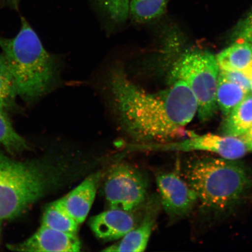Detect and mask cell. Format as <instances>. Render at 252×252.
<instances>
[{
  "mask_svg": "<svg viewBox=\"0 0 252 252\" xmlns=\"http://www.w3.org/2000/svg\"><path fill=\"white\" fill-rule=\"evenodd\" d=\"M110 102L127 133L141 143L165 144L184 136L196 115L198 103L187 83H169L166 89L151 93L128 78L121 65L108 76Z\"/></svg>",
  "mask_w": 252,
  "mask_h": 252,
  "instance_id": "1",
  "label": "cell"
},
{
  "mask_svg": "<svg viewBox=\"0 0 252 252\" xmlns=\"http://www.w3.org/2000/svg\"><path fill=\"white\" fill-rule=\"evenodd\" d=\"M184 179L205 212L220 215L235 208L252 188V172L236 159L201 157L186 163Z\"/></svg>",
  "mask_w": 252,
  "mask_h": 252,
  "instance_id": "2",
  "label": "cell"
},
{
  "mask_svg": "<svg viewBox=\"0 0 252 252\" xmlns=\"http://www.w3.org/2000/svg\"><path fill=\"white\" fill-rule=\"evenodd\" d=\"M0 48L10 66L18 94L31 102L55 89L60 81L56 57L46 51L37 34L22 18L20 31L12 38L0 35Z\"/></svg>",
  "mask_w": 252,
  "mask_h": 252,
  "instance_id": "3",
  "label": "cell"
},
{
  "mask_svg": "<svg viewBox=\"0 0 252 252\" xmlns=\"http://www.w3.org/2000/svg\"><path fill=\"white\" fill-rule=\"evenodd\" d=\"M65 169L51 159L20 161L0 153V220L15 218L54 190Z\"/></svg>",
  "mask_w": 252,
  "mask_h": 252,
  "instance_id": "4",
  "label": "cell"
},
{
  "mask_svg": "<svg viewBox=\"0 0 252 252\" xmlns=\"http://www.w3.org/2000/svg\"><path fill=\"white\" fill-rule=\"evenodd\" d=\"M219 75V65L212 53L188 52L173 64L169 83L181 80L187 83L197 100L198 118L201 122H207L217 112Z\"/></svg>",
  "mask_w": 252,
  "mask_h": 252,
  "instance_id": "5",
  "label": "cell"
},
{
  "mask_svg": "<svg viewBox=\"0 0 252 252\" xmlns=\"http://www.w3.org/2000/svg\"><path fill=\"white\" fill-rule=\"evenodd\" d=\"M147 182L144 175L127 163H118L110 169L104 185L110 209L133 212L144 203Z\"/></svg>",
  "mask_w": 252,
  "mask_h": 252,
  "instance_id": "6",
  "label": "cell"
},
{
  "mask_svg": "<svg viewBox=\"0 0 252 252\" xmlns=\"http://www.w3.org/2000/svg\"><path fill=\"white\" fill-rule=\"evenodd\" d=\"M157 185L163 209L173 219L188 215L198 201L196 192L176 173H160Z\"/></svg>",
  "mask_w": 252,
  "mask_h": 252,
  "instance_id": "7",
  "label": "cell"
},
{
  "mask_svg": "<svg viewBox=\"0 0 252 252\" xmlns=\"http://www.w3.org/2000/svg\"><path fill=\"white\" fill-rule=\"evenodd\" d=\"M189 138L184 141L169 142L160 145L165 150L190 151H206L219 154L223 158L238 159L249 152L244 142L239 137L220 136L213 134L198 135L189 132Z\"/></svg>",
  "mask_w": 252,
  "mask_h": 252,
  "instance_id": "8",
  "label": "cell"
},
{
  "mask_svg": "<svg viewBox=\"0 0 252 252\" xmlns=\"http://www.w3.org/2000/svg\"><path fill=\"white\" fill-rule=\"evenodd\" d=\"M9 250L17 252H76L81 244L77 234H71L41 225L30 238L21 243L9 245Z\"/></svg>",
  "mask_w": 252,
  "mask_h": 252,
  "instance_id": "9",
  "label": "cell"
},
{
  "mask_svg": "<svg viewBox=\"0 0 252 252\" xmlns=\"http://www.w3.org/2000/svg\"><path fill=\"white\" fill-rule=\"evenodd\" d=\"M89 225L94 235L104 241L121 239L136 227V220L132 212L110 209L91 217Z\"/></svg>",
  "mask_w": 252,
  "mask_h": 252,
  "instance_id": "10",
  "label": "cell"
},
{
  "mask_svg": "<svg viewBox=\"0 0 252 252\" xmlns=\"http://www.w3.org/2000/svg\"><path fill=\"white\" fill-rule=\"evenodd\" d=\"M102 173H93L59 199L64 209L79 225L86 220L95 198Z\"/></svg>",
  "mask_w": 252,
  "mask_h": 252,
  "instance_id": "11",
  "label": "cell"
},
{
  "mask_svg": "<svg viewBox=\"0 0 252 252\" xmlns=\"http://www.w3.org/2000/svg\"><path fill=\"white\" fill-rule=\"evenodd\" d=\"M216 61L220 70L240 71L252 80V43L238 40L219 53Z\"/></svg>",
  "mask_w": 252,
  "mask_h": 252,
  "instance_id": "12",
  "label": "cell"
},
{
  "mask_svg": "<svg viewBox=\"0 0 252 252\" xmlns=\"http://www.w3.org/2000/svg\"><path fill=\"white\" fill-rule=\"evenodd\" d=\"M226 117L221 127L223 135L239 137L247 133L252 126V93Z\"/></svg>",
  "mask_w": 252,
  "mask_h": 252,
  "instance_id": "13",
  "label": "cell"
},
{
  "mask_svg": "<svg viewBox=\"0 0 252 252\" xmlns=\"http://www.w3.org/2000/svg\"><path fill=\"white\" fill-rule=\"evenodd\" d=\"M154 220L146 217L139 226L132 229L122 237L117 243L107 247L103 252H133L146 251L152 233Z\"/></svg>",
  "mask_w": 252,
  "mask_h": 252,
  "instance_id": "14",
  "label": "cell"
},
{
  "mask_svg": "<svg viewBox=\"0 0 252 252\" xmlns=\"http://www.w3.org/2000/svg\"><path fill=\"white\" fill-rule=\"evenodd\" d=\"M17 85L4 53H0V111L8 115L18 109Z\"/></svg>",
  "mask_w": 252,
  "mask_h": 252,
  "instance_id": "15",
  "label": "cell"
},
{
  "mask_svg": "<svg viewBox=\"0 0 252 252\" xmlns=\"http://www.w3.org/2000/svg\"><path fill=\"white\" fill-rule=\"evenodd\" d=\"M250 93L219 74L216 99L220 110L225 116H227Z\"/></svg>",
  "mask_w": 252,
  "mask_h": 252,
  "instance_id": "16",
  "label": "cell"
},
{
  "mask_svg": "<svg viewBox=\"0 0 252 252\" xmlns=\"http://www.w3.org/2000/svg\"><path fill=\"white\" fill-rule=\"evenodd\" d=\"M42 225L56 231L77 234L78 223L65 210L60 200L50 204L43 213Z\"/></svg>",
  "mask_w": 252,
  "mask_h": 252,
  "instance_id": "17",
  "label": "cell"
},
{
  "mask_svg": "<svg viewBox=\"0 0 252 252\" xmlns=\"http://www.w3.org/2000/svg\"><path fill=\"white\" fill-rule=\"evenodd\" d=\"M168 2V0H131L129 16L134 23H149L165 14Z\"/></svg>",
  "mask_w": 252,
  "mask_h": 252,
  "instance_id": "18",
  "label": "cell"
},
{
  "mask_svg": "<svg viewBox=\"0 0 252 252\" xmlns=\"http://www.w3.org/2000/svg\"><path fill=\"white\" fill-rule=\"evenodd\" d=\"M0 144L9 153L15 154L28 149V143L12 126L8 116L0 111Z\"/></svg>",
  "mask_w": 252,
  "mask_h": 252,
  "instance_id": "19",
  "label": "cell"
},
{
  "mask_svg": "<svg viewBox=\"0 0 252 252\" xmlns=\"http://www.w3.org/2000/svg\"><path fill=\"white\" fill-rule=\"evenodd\" d=\"M110 20L116 23H125L129 17L131 0H96Z\"/></svg>",
  "mask_w": 252,
  "mask_h": 252,
  "instance_id": "20",
  "label": "cell"
},
{
  "mask_svg": "<svg viewBox=\"0 0 252 252\" xmlns=\"http://www.w3.org/2000/svg\"><path fill=\"white\" fill-rule=\"evenodd\" d=\"M219 74L226 80L244 88L249 93H252V80L243 72L237 70H220Z\"/></svg>",
  "mask_w": 252,
  "mask_h": 252,
  "instance_id": "21",
  "label": "cell"
},
{
  "mask_svg": "<svg viewBox=\"0 0 252 252\" xmlns=\"http://www.w3.org/2000/svg\"><path fill=\"white\" fill-rule=\"evenodd\" d=\"M237 33L238 40L252 43V10L239 25Z\"/></svg>",
  "mask_w": 252,
  "mask_h": 252,
  "instance_id": "22",
  "label": "cell"
},
{
  "mask_svg": "<svg viewBox=\"0 0 252 252\" xmlns=\"http://www.w3.org/2000/svg\"><path fill=\"white\" fill-rule=\"evenodd\" d=\"M247 146L249 151H252V126L244 135L239 137Z\"/></svg>",
  "mask_w": 252,
  "mask_h": 252,
  "instance_id": "23",
  "label": "cell"
},
{
  "mask_svg": "<svg viewBox=\"0 0 252 252\" xmlns=\"http://www.w3.org/2000/svg\"><path fill=\"white\" fill-rule=\"evenodd\" d=\"M9 5H11L14 8H17L20 0H6Z\"/></svg>",
  "mask_w": 252,
  "mask_h": 252,
  "instance_id": "24",
  "label": "cell"
},
{
  "mask_svg": "<svg viewBox=\"0 0 252 252\" xmlns=\"http://www.w3.org/2000/svg\"><path fill=\"white\" fill-rule=\"evenodd\" d=\"M0 222H1V220H0Z\"/></svg>",
  "mask_w": 252,
  "mask_h": 252,
  "instance_id": "25",
  "label": "cell"
}]
</instances>
